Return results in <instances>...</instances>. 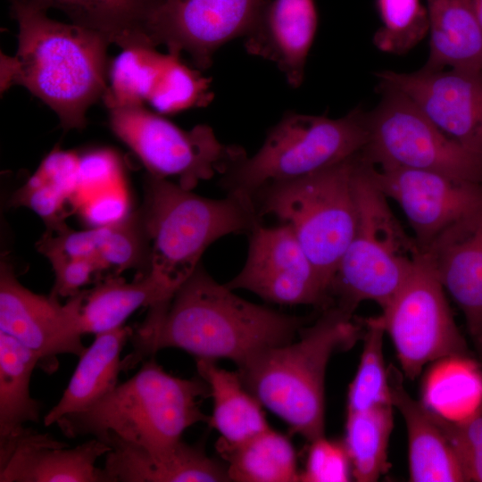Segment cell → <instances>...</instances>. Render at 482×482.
<instances>
[{
    "label": "cell",
    "instance_id": "cell-40",
    "mask_svg": "<svg viewBox=\"0 0 482 482\" xmlns=\"http://www.w3.org/2000/svg\"><path fill=\"white\" fill-rule=\"evenodd\" d=\"M128 200L122 190L112 187L81 202V214L92 227L116 223L128 216Z\"/></svg>",
    "mask_w": 482,
    "mask_h": 482
},
{
    "label": "cell",
    "instance_id": "cell-19",
    "mask_svg": "<svg viewBox=\"0 0 482 482\" xmlns=\"http://www.w3.org/2000/svg\"><path fill=\"white\" fill-rule=\"evenodd\" d=\"M317 26L313 0H264L245 36V47L250 54L275 62L288 84L298 87Z\"/></svg>",
    "mask_w": 482,
    "mask_h": 482
},
{
    "label": "cell",
    "instance_id": "cell-21",
    "mask_svg": "<svg viewBox=\"0 0 482 482\" xmlns=\"http://www.w3.org/2000/svg\"><path fill=\"white\" fill-rule=\"evenodd\" d=\"M403 378L402 371L393 365L388 367L392 404L406 427L410 481H468L434 411L409 395Z\"/></svg>",
    "mask_w": 482,
    "mask_h": 482
},
{
    "label": "cell",
    "instance_id": "cell-41",
    "mask_svg": "<svg viewBox=\"0 0 482 482\" xmlns=\"http://www.w3.org/2000/svg\"><path fill=\"white\" fill-rule=\"evenodd\" d=\"M479 29L482 32V0H470Z\"/></svg>",
    "mask_w": 482,
    "mask_h": 482
},
{
    "label": "cell",
    "instance_id": "cell-9",
    "mask_svg": "<svg viewBox=\"0 0 482 482\" xmlns=\"http://www.w3.org/2000/svg\"><path fill=\"white\" fill-rule=\"evenodd\" d=\"M378 89L381 99L368 112L369 139L362 150L369 162L482 183V154L445 135L400 90L381 83Z\"/></svg>",
    "mask_w": 482,
    "mask_h": 482
},
{
    "label": "cell",
    "instance_id": "cell-10",
    "mask_svg": "<svg viewBox=\"0 0 482 482\" xmlns=\"http://www.w3.org/2000/svg\"><path fill=\"white\" fill-rule=\"evenodd\" d=\"M109 111L111 129L139 158L150 175L175 178L187 190L216 174L224 175L246 156L241 146L220 142L208 125L184 130L144 105Z\"/></svg>",
    "mask_w": 482,
    "mask_h": 482
},
{
    "label": "cell",
    "instance_id": "cell-14",
    "mask_svg": "<svg viewBox=\"0 0 482 482\" xmlns=\"http://www.w3.org/2000/svg\"><path fill=\"white\" fill-rule=\"evenodd\" d=\"M370 173L381 192L401 207L422 253L453 224L482 208V183L371 162Z\"/></svg>",
    "mask_w": 482,
    "mask_h": 482
},
{
    "label": "cell",
    "instance_id": "cell-2",
    "mask_svg": "<svg viewBox=\"0 0 482 482\" xmlns=\"http://www.w3.org/2000/svg\"><path fill=\"white\" fill-rule=\"evenodd\" d=\"M18 24L15 56L2 54L1 88L21 85L48 105L65 130L82 129L106 89L109 39L87 27L51 19L35 0H9Z\"/></svg>",
    "mask_w": 482,
    "mask_h": 482
},
{
    "label": "cell",
    "instance_id": "cell-17",
    "mask_svg": "<svg viewBox=\"0 0 482 482\" xmlns=\"http://www.w3.org/2000/svg\"><path fill=\"white\" fill-rule=\"evenodd\" d=\"M110 450L95 437L69 448L49 434L22 427L0 437V482H101L96 463Z\"/></svg>",
    "mask_w": 482,
    "mask_h": 482
},
{
    "label": "cell",
    "instance_id": "cell-31",
    "mask_svg": "<svg viewBox=\"0 0 482 482\" xmlns=\"http://www.w3.org/2000/svg\"><path fill=\"white\" fill-rule=\"evenodd\" d=\"M363 349L347 394V413L392 404L388 368L383 354L384 328L378 317L362 320ZM393 405V404H392Z\"/></svg>",
    "mask_w": 482,
    "mask_h": 482
},
{
    "label": "cell",
    "instance_id": "cell-30",
    "mask_svg": "<svg viewBox=\"0 0 482 482\" xmlns=\"http://www.w3.org/2000/svg\"><path fill=\"white\" fill-rule=\"evenodd\" d=\"M164 59L154 47L124 48L110 67V85L103 96L108 109L148 102Z\"/></svg>",
    "mask_w": 482,
    "mask_h": 482
},
{
    "label": "cell",
    "instance_id": "cell-6",
    "mask_svg": "<svg viewBox=\"0 0 482 482\" xmlns=\"http://www.w3.org/2000/svg\"><path fill=\"white\" fill-rule=\"evenodd\" d=\"M354 190L356 228L329 295L337 297L338 306L353 312L364 301H372L382 310L404 284L422 252L393 213L362 152L355 168Z\"/></svg>",
    "mask_w": 482,
    "mask_h": 482
},
{
    "label": "cell",
    "instance_id": "cell-32",
    "mask_svg": "<svg viewBox=\"0 0 482 482\" xmlns=\"http://www.w3.org/2000/svg\"><path fill=\"white\" fill-rule=\"evenodd\" d=\"M377 8L382 26L373 43L382 52L406 54L429 31L428 10L420 0H377Z\"/></svg>",
    "mask_w": 482,
    "mask_h": 482
},
{
    "label": "cell",
    "instance_id": "cell-16",
    "mask_svg": "<svg viewBox=\"0 0 482 482\" xmlns=\"http://www.w3.org/2000/svg\"><path fill=\"white\" fill-rule=\"evenodd\" d=\"M379 83L396 88L445 135L482 154V71L450 69L411 73L382 71Z\"/></svg>",
    "mask_w": 482,
    "mask_h": 482
},
{
    "label": "cell",
    "instance_id": "cell-1",
    "mask_svg": "<svg viewBox=\"0 0 482 482\" xmlns=\"http://www.w3.org/2000/svg\"><path fill=\"white\" fill-rule=\"evenodd\" d=\"M303 321L239 297L200 263L169 301L150 307L129 338L133 351L122 359V370L166 348L239 367L264 349L292 342Z\"/></svg>",
    "mask_w": 482,
    "mask_h": 482
},
{
    "label": "cell",
    "instance_id": "cell-27",
    "mask_svg": "<svg viewBox=\"0 0 482 482\" xmlns=\"http://www.w3.org/2000/svg\"><path fill=\"white\" fill-rule=\"evenodd\" d=\"M230 481H300L296 454L289 438L271 428L237 445L217 444Z\"/></svg>",
    "mask_w": 482,
    "mask_h": 482
},
{
    "label": "cell",
    "instance_id": "cell-13",
    "mask_svg": "<svg viewBox=\"0 0 482 482\" xmlns=\"http://www.w3.org/2000/svg\"><path fill=\"white\" fill-rule=\"evenodd\" d=\"M248 235L245 263L229 288L284 305L327 303L328 290L288 224H259Z\"/></svg>",
    "mask_w": 482,
    "mask_h": 482
},
{
    "label": "cell",
    "instance_id": "cell-5",
    "mask_svg": "<svg viewBox=\"0 0 482 482\" xmlns=\"http://www.w3.org/2000/svg\"><path fill=\"white\" fill-rule=\"evenodd\" d=\"M138 213L148 247L147 272L175 291L209 245L230 234H249L262 219L253 201L245 196L207 198L152 175Z\"/></svg>",
    "mask_w": 482,
    "mask_h": 482
},
{
    "label": "cell",
    "instance_id": "cell-34",
    "mask_svg": "<svg viewBox=\"0 0 482 482\" xmlns=\"http://www.w3.org/2000/svg\"><path fill=\"white\" fill-rule=\"evenodd\" d=\"M206 89L205 79L185 66L179 56L168 54L148 103L159 112L170 113L204 104Z\"/></svg>",
    "mask_w": 482,
    "mask_h": 482
},
{
    "label": "cell",
    "instance_id": "cell-12",
    "mask_svg": "<svg viewBox=\"0 0 482 482\" xmlns=\"http://www.w3.org/2000/svg\"><path fill=\"white\" fill-rule=\"evenodd\" d=\"M264 0H154L145 22L153 47L187 53L200 70L208 69L225 43L245 36Z\"/></svg>",
    "mask_w": 482,
    "mask_h": 482
},
{
    "label": "cell",
    "instance_id": "cell-37",
    "mask_svg": "<svg viewBox=\"0 0 482 482\" xmlns=\"http://www.w3.org/2000/svg\"><path fill=\"white\" fill-rule=\"evenodd\" d=\"M303 482H345L350 480L352 466L345 445L329 441L325 436L311 442Z\"/></svg>",
    "mask_w": 482,
    "mask_h": 482
},
{
    "label": "cell",
    "instance_id": "cell-20",
    "mask_svg": "<svg viewBox=\"0 0 482 482\" xmlns=\"http://www.w3.org/2000/svg\"><path fill=\"white\" fill-rule=\"evenodd\" d=\"M111 450L100 468L101 482H229L227 467L183 440L150 452L116 436L103 440Z\"/></svg>",
    "mask_w": 482,
    "mask_h": 482
},
{
    "label": "cell",
    "instance_id": "cell-33",
    "mask_svg": "<svg viewBox=\"0 0 482 482\" xmlns=\"http://www.w3.org/2000/svg\"><path fill=\"white\" fill-rule=\"evenodd\" d=\"M96 228V255L105 269L127 270L146 261L148 247L139 213Z\"/></svg>",
    "mask_w": 482,
    "mask_h": 482
},
{
    "label": "cell",
    "instance_id": "cell-36",
    "mask_svg": "<svg viewBox=\"0 0 482 482\" xmlns=\"http://www.w3.org/2000/svg\"><path fill=\"white\" fill-rule=\"evenodd\" d=\"M70 199L71 197L65 191L36 171L14 193L12 204L29 208L41 217L52 230L64 224L63 205Z\"/></svg>",
    "mask_w": 482,
    "mask_h": 482
},
{
    "label": "cell",
    "instance_id": "cell-8",
    "mask_svg": "<svg viewBox=\"0 0 482 482\" xmlns=\"http://www.w3.org/2000/svg\"><path fill=\"white\" fill-rule=\"evenodd\" d=\"M368 139V112L360 107L338 119L289 112L254 155L245 156L222 175L220 186L227 194L252 199L264 186L306 176L357 154Z\"/></svg>",
    "mask_w": 482,
    "mask_h": 482
},
{
    "label": "cell",
    "instance_id": "cell-35",
    "mask_svg": "<svg viewBox=\"0 0 482 482\" xmlns=\"http://www.w3.org/2000/svg\"><path fill=\"white\" fill-rule=\"evenodd\" d=\"M434 412L460 461L467 480L482 482V406L461 419H451Z\"/></svg>",
    "mask_w": 482,
    "mask_h": 482
},
{
    "label": "cell",
    "instance_id": "cell-26",
    "mask_svg": "<svg viewBox=\"0 0 482 482\" xmlns=\"http://www.w3.org/2000/svg\"><path fill=\"white\" fill-rule=\"evenodd\" d=\"M48 10L64 12L75 24L104 35L122 49L153 47L145 22L154 0H35Z\"/></svg>",
    "mask_w": 482,
    "mask_h": 482
},
{
    "label": "cell",
    "instance_id": "cell-28",
    "mask_svg": "<svg viewBox=\"0 0 482 482\" xmlns=\"http://www.w3.org/2000/svg\"><path fill=\"white\" fill-rule=\"evenodd\" d=\"M39 363L36 353L0 330V437L27 422H39L42 404L29 393L30 378Z\"/></svg>",
    "mask_w": 482,
    "mask_h": 482
},
{
    "label": "cell",
    "instance_id": "cell-3",
    "mask_svg": "<svg viewBox=\"0 0 482 482\" xmlns=\"http://www.w3.org/2000/svg\"><path fill=\"white\" fill-rule=\"evenodd\" d=\"M360 320L338 305L328 308L296 342L264 349L238 367L246 389L262 407L310 442L325 436V376L337 350L360 337Z\"/></svg>",
    "mask_w": 482,
    "mask_h": 482
},
{
    "label": "cell",
    "instance_id": "cell-23",
    "mask_svg": "<svg viewBox=\"0 0 482 482\" xmlns=\"http://www.w3.org/2000/svg\"><path fill=\"white\" fill-rule=\"evenodd\" d=\"M430 50L422 69L482 71V32L470 0H427Z\"/></svg>",
    "mask_w": 482,
    "mask_h": 482
},
{
    "label": "cell",
    "instance_id": "cell-24",
    "mask_svg": "<svg viewBox=\"0 0 482 482\" xmlns=\"http://www.w3.org/2000/svg\"><path fill=\"white\" fill-rule=\"evenodd\" d=\"M175 292L150 272L133 282L109 278L89 290H81L79 331L82 336L96 335L117 328L138 308L167 302Z\"/></svg>",
    "mask_w": 482,
    "mask_h": 482
},
{
    "label": "cell",
    "instance_id": "cell-38",
    "mask_svg": "<svg viewBox=\"0 0 482 482\" xmlns=\"http://www.w3.org/2000/svg\"><path fill=\"white\" fill-rule=\"evenodd\" d=\"M55 276L50 295L56 297H71L88 284L93 274L104 270L102 262L95 257H62L48 259Z\"/></svg>",
    "mask_w": 482,
    "mask_h": 482
},
{
    "label": "cell",
    "instance_id": "cell-4",
    "mask_svg": "<svg viewBox=\"0 0 482 482\" xmlns=\"http://www.w3.org/2000/svg\"><path fill=\"white\" fill-rule=\"evenodd\" d=\"M210 395L202 378H181L166 372L153 358L127 381L82 411L62 417L56 424L68 437L109 436L150 452H162L182 440L198 422H209L201 410Z\"/></svg>",
    "mask_w": 482,
    "mask_h": 482
},
{
    "label": "cell",
    "instance_id": "cell-39",
    "mask_svg": "<svg viewBox=\"0 0 482 482\" xmlns=\"http://www.w3.org/2000/svg\"><path fill=\"white\" fill-rule=\"evenodd\" d=\"M118 165L113 156L106 152H96L79 158L78 194L92 195L113 187L117 179Z\"/></svg>",
    "mask_w": 482,
    "mask_h": 482
},
{
    "label": "cell",
    "instance_id": "cell-15",
    "mask_svg": "<svg viewBox=\"0 0 482 482\" xmlns=\"http://www.w3.org/2000/svg\"><path fill=\"white\" fill-rule=\"evenodd\" d=\"M81 290L60 303L52 295L36 294L22 286L12 267H0V330L36 353L46 370L54 369L55 357L71 353L78 357L86 348L79 327Z\"/></svg>",
    "mask_w": 482,
    "mask_h": 482
},
{
    "label": "cell",
    "instance_id": "cell-22",
    "mask_svg": "<svg viewBox=\"0 0 482 482\" xmlns=\"http://www.w3.org/2000/svg\"><path fill=\"white\" fill-rule=\"evenodd\" d=\"M133 329L120 326L96 334L93 343L79 356V363L58 403L44 416L49 427L63 416L91 407L119 383L122 371L120 354Z\"/></svg>",
    "mask_w": 482,
    "mask_h": 482
},
{
    "label": "cell",
    "instance_id": "cell-11",
    "mask_svg": "<svg viewBox=\"0 0 482 482\" xmlns=\"http://www.w3.org/2000/svg\"><path fill=\"white\" fill-rule=\"evenodd\" d=\"M395 348L402 372L413 380L428 362L468 357L445 290L425 253L378 316Z\"/></svg>",
    "mask_w": 482,
    "mask_h": 482
},
{
    "label": "cell",
    "instance_id": "cell-7",
    "mask_svg": "<svg viewBox=\"0 0 482 482\" xmlns=\"http://www.w3.org/2000/svg\"><path fill=\"white\" fill-rule=\"evenodd\" d=\"M360 153L306 176L264 186L252 198L262 218L272 215L292 228L328 293L356 228L354 173Z\"/></svg>",
    "mask_w": 482,
    "mask_h": 482
},
{
    "label": "cell",
    "instance_id": "cell-25",
    "mask_svg": "<svg viewBox=\"0 0 482 482\" xmlns=\"http://www.w3.org/2000/svg\"><path fill=\"white\" fill-rule=\"evenodd\" d=\"M196 369L213 400L209 423L220 436L217 444L237 445L270 428L262 405L246 389L238 371L205 359H196Z\"/></svg>",
    "mask_w": 482,
    "mask_h": 482
},
{
    "label": "cell",
    "instance_id": "cell-18",
    "mask_svg": "<svg viewBox=\"0 0 482 482\" xmlns=\"http://www.w3.org/2000/svg\"><path fill=\"white\" fill-rule=\"evenodd\" d=\"M423 253L461 311L482 359V208L446 229Z\"/></svg>",
    "mask_w": 482,
    "mask_h": 482
},
{
    "label": "cell",
    "instance_id": "cell-29",
    "mask_svg": "<svg viewBox=\"0 0 482 482\" xmlns=\"http://www.w3.org/2000/svg\"><path fill=\"white\" fill-rule=\"evenodd\" d=\"M393 408L389 404L347 413L344 445L352 474L359 482L377 481L386 471Z\"/></svg>",
    "mask_w": 482,
    "mask_h": 482
}]
</instances>
